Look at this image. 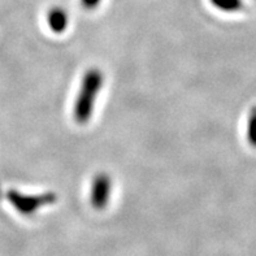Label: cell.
Instances as JSON below:
<instances>
[{"label": "cell", "mask_w": 256, "mask_h": 256, "mask_svg": "<svg viewBox=\"0 0 256 256\" xmlns=\"http://www.w3.org/2000/svg\"><path fill=\"white\" fill-rule=\"evenodd\" d=\"M103 86V70L92 66L84 72L73 106V118L78 125H88V121L92 118L96 99Z\"/></svg>", "instance_id": "6da1fadb"}, {"label": "cell", "mask_w": 256, "mask_h": 256, "mask_svg": "<svg viewBox=\"0 0 256 256\" xmlns=\"http://www.w3.org/2000/svg\"><path fill=\"white\" fill-rule=\"evenodd\" d=\"M6 199L13 208L22 214H32L43 207L52 206L58 202V195L52 192H42V194H24L17 190H10L6 192Z\"/></svg>", "instance_id": "7a4b0ae2"}, {"label": "cell", "mask_w": 256, "mask_h": 256, "mask_svg": "<svg viewBox=\"0 0 256 256\" xmlns=\"http://www.w3.org/2000/svg\"><path fill=\"white\" fill-rule=\"evenodd\" d=\"M114 182L107 172H99L94 176L90 186V204L96 211L106 210L110 203Z\"/></svg>", "instance_id": "3957f363"}, {"label": "cell", "mask_w": 256, "mask_h": 256, "mask_svg": "<svg viewBox=\"0 0 256 256\" xmlns=\"http://www.w3.org/2000/svg\"><path fill=\"white\" fill-rule=\"evenodd\" d=\"M47 24L52 32L55 34H62L69 25L68 13L62 10V6H52L47 12Z\"/></svg>", "instance_id": "277c9868"}, {"label": "cell", "mask_w": 256, "mask_h": 256, "mask_svg": "<svg viewBox=\"0 0 256 256\" xmlns=\"http://www.w3.org/2000/svg\"><path fill=\"white\" fill-rule=\"evenodd\" d=\"M210 2L216 10L226 13L238 12L244 8V0H210Z\"/></svg>", "instance_id": "5b68a950"}, {"label": "cell", "mask_w": 256, "mask_h": 256, "mask_svg": "<svg viewBox=\"0 0 256 256\" xmlns=\"http://www.w3.org/2000/svg\"><path fill=\"white\" fill-rule=\"evenodd\" d=\"M247 142L251 147L256 148V106H254L248 112L247 118Z\"/></svg>", "instance_id": "8992f818"}, {"label": "cell", "mask_w": 256, "mask_h": 256, "mask_svg": "<svg viewBox=\"0 0 256 256\" xmlns=\"http://www.w3.org/2000/svg\"><path fill=\"white\" fill-rule=\"evenodd\" d=\"M80 2H81L82 6H84V10H95V8L102 3V0H80Z\"/></svg>", "instance_id": "52a82bcc"}]
</instances>
